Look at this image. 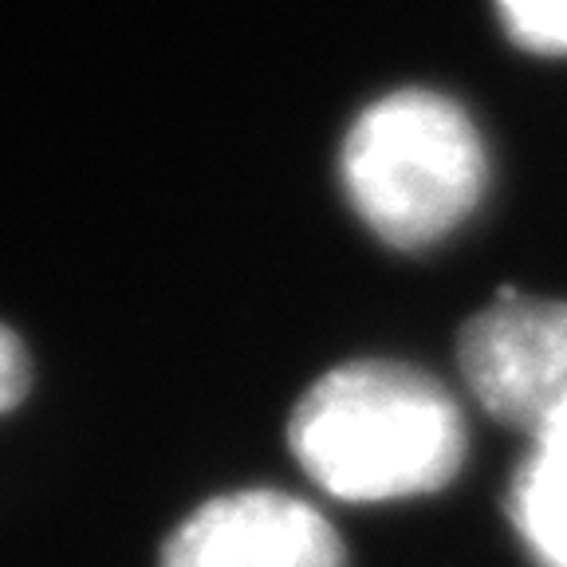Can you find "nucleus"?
<instances>
[{
	"mask_svg": "<svg viewBox=\"0 0 567 567\" xmlns=\"http://www.w3.org/2000/svg\"><path fill=\"white\" fill-rule=\"evenodd\" d=\"M288 450L328 496L379 505L453 485L470 430L457 399L430 371L399 359H354L300 394Z\"/></svg>",
	"mask_w": 567,
	"mask_h": 567,
	"instance_id": "1",
	"label": "nucleus"
},
{
	"mask_svg": "<svg viewBox=\"0 0 567 567\" xmlns=\"http://www.w3.org/2000/svg\"><path fill=\"white\" fill-rule=\"evenodd\" d=\"M339 177L374 237L417 252L473 217L488 189V154L457 99L406 87L347 126Z\"/></svg>",
	"mask_w": 567,
	"mask_h": 567,
	"instance_id": "2",
	"label": "nucleus"
},
{
	"mask_svg": "<svg viewBox=\"0 0 567 567\" xmlns=\"http://www.w3.org/2000/svg\"><path fill=\"white\" fill-rule=\"evenodd\" d=\"M457 367L473 399L524 437L567 430V303L501 288L457 331Z\"/></svg>",
	"mask_w": 567,
	"mask_h": 567,
	"instance_id": "3",
	"label": "nucleus"
},
{
	"mask_svg": "<svg viewBox=\"0 0 567 567\" xmlns=\"http://www.w3.org/2000/svg\"><path fill=\"white\" fill-rule=\"evenodd\" d=\"M158 567H347L328 516L276 488L205 501L162 544Z\"/></svg>",
	"mask_w": 567,
	"mask_h": 567,
	"instance_id": "4",
	"label": "nucleus"
},
{
	"mask_svg": "<svg viewBox=\"0 0 567 567\" xmlns=\"http://www.w3.org/2000/svg\"><path fill=\"white\" fill-rule=\"evenodd\" d=\"M508 520L540 567H567V430L532 442L508 485Z\"/></svg>",
	"mask_w": 567,
	"mask_h": 567,
	"instance_id": "5",
	"label": "nucleus"
},
{
	"mask_svg": "<svg viewBox=\"0 0 567 567\" xmlns=\"http://www.w3.org/2000/svg\"><path fill=\"white\" fill-rule=\"evenodd\" d=\"M496 17L524 52L567 55V0H496Z\"/></svg>",
	"mask_w": 567,
	"mask_h": 567,
	"instance_id": "6",
	"label": "nucleus"
},
{
	"mask_svg": "<svg viewBox=\"0 0 567 567\" xmlns=\"http://www.w3.org/2000/svg\"><path fill=\"white\" fill-rule=\"evenodd\" d=\"M32 390V359L24 339L0 323V414L17 410Z\"/></svg>",
	"mask_w": 567,
	"mask_h": 567,
	"instance_id": "7",
	"label": "nucleus"
}]
</instances>
